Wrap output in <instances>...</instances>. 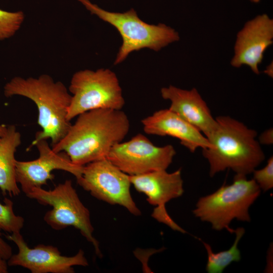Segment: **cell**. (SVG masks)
Returning <instances> with one entry per match:
<instances>
[{
	"mask_svg": "<svg viewBox=\"0 0 273 273\" xmlns=\"http://www.w3.org/2000/svg\"><path fill=\"white\" fill-rule=\"evenodd\" d=\"M77 117L64 137L52 148L55 152H65L78 166L106 158L130 128L128 118L121 110L95 109Z\"/></svg>",
	"mask_w": 273,
	"mask_h": 273,
	"instance_id": "6da1fadb",
	"label": "cell"
},
{
	"mask_svg": "<svg viewBox=\"0 0 273 273\" xmlns=\"http://www.w3.org/2000/svg\"><path fill=\"white\" fill-rule=\"evenodd\" d=\"M215 129L206 137L210 144L202 149L210 166L209 175L231 169L236 174L247 175L264 160L257 132L229 116L216 117Z\"/></svg>",
	"mask_w": 273,
	"mask_h": 273,
	"instance_id": "7a4b0ae2",
	"label": "cell"
},
{
	"mask_svg": "<svg viewBox=\"0 0 273 273\" xmlns=\"http://www.w3.org/2000/svg\"><path fill=\"white\" fill-rule=\"evenodd\" d=\"M4 93L6 97L27 98L37 106V123L42 129L37 132L29 148L41 140L51 139L53 146L67 133L71 124L67 115L72 96L61 82H55L46 74L26 79L15 77L5 84Z\"/></svg>",
	"mask_w": 273,
	"mask_h": 273,
	"instance_id": "3957f363",
	"label": "cell"
},
{
	"mask_svg": "<svg viewBox=\"0 0 273 273\" xmlns=\"http://www.w3.org/2000/svg\"><path fill=\"white\" fill-rule=\"evenodd\" d=\"M261 189L253 179L236 174L231 185H223L213 193L200 198L193 211L202 221L210 222L216 231L226 229L230 233L231 221L250 222L249 208L260 194Z\"/></svg>",
	"mask_w": 273,
	"mask_h": 273,
	"instance_id": "277c9868",
	"label": "cell"
},
{
	"mask_svg": "<svg viewBox=\"0 0 273 273\" xmlns=\"http://www.w3.org/2000/svg\"><path fill=\"white\" fill-rule=\"evenodd\" d=\"M78 1L92 14L113 25L120 33L123 42L114 62L115 65L124 61L132 52L143 48L158 51L179 38L178 33L169 26L144 22L133 9L123 13L110 12L89 0Z\"/></svg>",
	"mask_w": 273,
	"mask_h": 273,
	"instance_id": "5b68a950",
	"label": "cell"
},
{
	"mask_svg": "<svg viewBox=\"0 0 273 273\" xmlns=\"http://www.w3.org/2000/svg\"><path fill=\"white\" fill-rule=\"evenodd\" d=\"M26 196L41 205L53 207L43 217L44 221L52 229L60 231L74 227L93 245L96 255L102 257L99 242L93 235L94 228L89 211L80 201L71 180H66L52 190L34 188Z\"/></svg>",
	"mask_w": 273,
	"mask_h": 273,
	"instance_id": "8992f818",
	"label": "cell"
},
{
	"mask_svg": "<svg viewBox=\"0 0 273 273\" xmlns=\"http://www.w3.org/2000/svg\"><path fill=\"white\" fill-rule=\"evenodd\" d=\"M69 90L72 95L67 115L69 121L92 110H121L125 104L117 76L108 69L76 72Z\"/></svg>",
	"mask_w": 273,
	"mask_h": 273,
	"instance_id": "52a82bcc",
	"label": "cell"
},
{
	"mask_svg": "<svg viewBox=\"0 0 273 273\" xmlns=\"http://www.w3.org/2000/svg\"><path fill=\"white\" fill-rule=\"evenodd\" d=\"M76 180L80 186L96 198L122 206L133 215H141L131 196L129 175L107 159L83 166L81 175Z\"/></svg>",
	"mask_w": 273,
	"mask_h": 273,
	"instance_id": "ba28073f",
	"label": "cell"
},
{
	"mask_svg": "<svg viewBox=\"0 0 273 273\" xmlns=\"http://www.w3.org/2000/svg\"><path fill=\"white\" fill-rule=\"evenodd\" d=\"M176 154L171 145L158 147L142 134L120 142L110 150L106 159L129 175L166 170Z\"/></svg>",
	"mask_w": 273,
	"mask_h": 273,
	"instance_id": "9c48e42d",
	"label": "cell"
},
{
	"mask_svg": "<svg viewBox=\"0 0 273 273\" xmlns=\"http://www.w3.org/2000/svg\"><path fill=\"white\" fill-rule=\"evenodd\" d=\"M17 246L18 252L7 260L8 266H19L32 273H73L74 266H87L88 261L83 251L79 250L72 256L62 255L57 247L39 244L30 248L20 232L7 235Z\"/></svg>",
	"mask_w": 273,
	"mask_h": 273,
	"instance_id": "30bf717a",
	"label": "cell"
},
{
	"mask_svg": "<svg viewBox=\"0 0 273 273\" xmlns=\"http://www.w3.org/2000/svg\"><path fill=\"white\" fill-rule=\"evenodd\" d=\"M130 181L138 192L145 194L147 201L155 206L152 216L158 222L165 224L172 230L182 233L187 232L177 224L169 216L166 204L184 193L181 170L168 173L166 170L129 175Z\"/></svg>",
	"mask_w": 273,
	"mask_h": 273,
	"instance_id": "8fae6325",
	"label": "cell"
},
{
	"mask_svg": "<svg viewBox=\"0 0 273 273\" xmlns=\"http://www.w3.org/2000/svg\"><path fill=\"white\" fill-rule=\"evenodd\" d=\"M39 152V157L33 160L16 162V179L22 191L26 195L34 188H41L55 176L52 171L61 170L69 172L76 179L81 175L83 166L72 162L63 152H55L47 140H41L34 145Z\"/></svg>",
	"mask_w": 273,
	"mask_h": 273,
	"instance_id": "7c38bea8",
	"label": "cell"
},
{
	"mask_svg": "<svg viewBox=\"0 0 273 273\" xmlns=\"http://www.w3.org/2000/svg\"><path fill=\"white\" fill-rule=\"evenodd\" d=\"M272 40L273 20L266 14L258 15L246 22L238 32L231 64L236 68L246 65L258 74L259 65Z\"/></svg>",
	"mask_w": 273,
	"mask_h": 273,
	"instance_id": "4fadbf2b",
	"label": "cell"
},
{
	"mask_svg": "<svg viewBox=\"0 0 273 273\" xmlns=\"http://www.w3.org/2000/svg\"><path fill=\"white\" fill-rule=\"evenodd\" d=\"M141 122L146 133L177 138L192 153L198 148L204 149L210 146L201 131L169 108L158 110Z\"/></svg>",
	"mask_w": 273,
	"mask_h": 273,
	"instance_id": "5bb4252c",
	"label": "cell"
},
{
	"mask_svg": "<svg viewBox=\"0 0 273 273\" xmlns=\"http://www.w3.org/2000/svg\"><path fill=\"white\" fill-rule=\"evenodd\" d=\"M162 97L169 100V109L207 137L216 128L214 119L201 95L195 88L185 90L172 85L161 89Z\"/></svg>",
	"mask_w": 273,
	"mask_h": 273,
	"instance_id": "9a60e30c",
	"label": "cell"
},
{
	"mask_svg": "<svg viewBox=\"0 0 273 273\" xmlns=\"http://www.w3.org/2000/svg\"><path fill=\"white\" fill-rule=\"evenodd\" d=\"M21 143V134L14 125L7 126L5 134L0 138V189L3 194L11 196L20 193L16 179L15 154Z\"/></svg>",
	"mask_w": 273,
	"mask_h": 273,
	"instance_id": "2e32d148",
	"label": "cell"
},
{
	"mask_svg": "<svg viewBox=\"0 0 273 273\" xmlns=\"http://www.w3.org/2000/svg\"><path fill=\"white\" fill-rule=\"evenodd\" d=\"M236 239L233 245L227 250L214 253L211 246L202 241L208 255L206 269L208 273H221L224 269L233 261H239L241 259L240 251L238 244L245 233V229L239 227L234 230Z\"/></svg>",
	"mask_w": 273,
	"mask_h": 273,
	"instance_id": "e0dca14e",
	"label": "cell"
},
{
	"mask_svg": "<svg viewBox=\"0 0 273 273\" xmlns=\"http://www.w3.org/2000/svg\"><path fill=\"white\" fill-rule=\"evenodd\" d=\"M4 202V204L0 202V230L10 234L20 232L24 218L15 213L12 200L5 198Z\"/></svg>",
	"mask_w": 273,
	"mask_h": 273,
	"instance_id": "ac0fdd59",
	"label": "cell"
},
{
	"mask_svg": "<svg viewBox=\"0 0 273 273\" xmlns=\"http://www.w3.org/2000/svg\"><path fill=\"white\" fill-rule=\"evenodd\" d=\"M23 20L24 14L21 11L11 12L0 9V41L12 36Z\"/></svg>",
	"mask_w": 273,
	"mask_h": 273,
	"instance_id": "d6986e66",
	"label": "cell"
},
{
	"mask_svg": "<svg viewBox=\"0 0 273 273\" xmlns=\"http://www.w3.org/2000/svg\"><path fill=\"white\" fill-rule=\"evenodd\" d=\"M253 179L260 189L266 192L273 187V157L271 156L267 160L265 167L259 170H254Z\"/></svg>",
	"mask_w": 273,
	"mask_h": 273,
	"instance_id": "ffe728a7",
	"label": "cell"
},
{
	"mask_svg": "<svg viewBox=\"0 0 273 273\" xmlns=\"http://www.w3.org/2000/svg\"><path fill=\"white\" fill-rule=\"evenodd\" d=\"M0 230V256L7 261L12 255V249L2 238Z\"/></svg>",
	"mask_w": 273,
	"mask_h": 273,
	"instance_id": "44dd1931",
	"label": "cell"
},
{
	"mask_svg": "<svg viewBox=\"0 0 273 273\" xmlns=\"http://www.w3.org/2000/svg\"><path fill=\"white\" fill-rule=\"evenodd\" d=\"M260 143L264 144L272 143V129H269L263 132L260 136Z\"/></svg>",
	"mask_w": 273,
	"mask_h": 273,
	"instance_id": "7402d4cb",
	"label": "cell"
},
{
	"mask_svg": "<svg viewBox=\"0 0 273 273\" xmlns=\"http://www.w3.org/2000/svg\"><path fill=\"white\" fill-rule=\"evenodd\" d=\"M8 266L7 261L0 256V273H7L8 272Z\"/></svg>",
	"mask_w": 273,
	"mask_h": 273,
	"instance_id": "603a6c76",
	"label": "cell"
},
{
	"mask_svg": "<svg viewBox=\"0 0 273 273\" xmlns=\"http://www.w3.org/2000/svg\"><path fill=\"white\" fill-rule=\"evenodd\" d=\"M7 129V126L4 124H0V138L5 134Z\"/></svg>",
	"mask_w": 273,
	"mask_h": 273,
	"instance_id": "cb8c5ba5",
	"label": "cell"
},
{
	"mask_svg": "<svg viewBox=\"0 0 273 273\" xmlns=\"http://www.w3.org/2000/svg\"><path fill=\"white\" fill-rule=\"evenodd\" d=\"M265 72L269 76L272 77V66L271 64L267 66L266 69L265 70Z\"/></svg>",
	"mask_w": 273,
	"mask_h": 273,
	"instance_id": "d4e9b609",
	"label": "cell"
},
{
	"mask_svg": "<svg viewBox=\"0 0 273 273\" xmlns=\"http://www.w3.org/2000/svg\"><path fill=\"white\" fill-rule=\"evenodd\" d=\"M250 1L253 3H258L260 1V0H250Z\"/></svg>",
	"mask_w": 273,
	"mask_h": 273,
	"instance_id": "484cf974",
	"label": "cell"
}]
</instances>
